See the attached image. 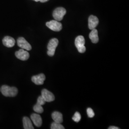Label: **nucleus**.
<instances>
[{"instance_id": "nucleus-1", "label": "nucleus", "mask_w": 129, "mask_h": 129, "mask_svg": "<svg viewBox=\"0 0 129 129\" xmlns=\"http://www.w3.org/2000/svg\"><path fill=\"white\" fill-rule=\"evenodd\" d=\"M1 91L5 97H14L18 93L17 88L14 87H9L7 85H3L1 88Z\"/></svg>"}, {"instance_id": "nucleus-2", "label": "nucleus", "mask_w": 129, "mask_h": 129, "mask_svg": "<svg viewBox=\"0 0 129 129\" xmlns=\"http://www.w3.org/2000/svg\"><path fill=\"white\" fill-rule=\"evenodd\" d=\"M85 38L82 36H79L76 37L75 41V44L78 49V52L80 53H84L86 50L85 46Z\"/></svg>"}, {"instance_id": "nucleus-3", "label": "nucleus", "mask_w": 129, "mask_h": 129, "mask_svg": "<svg viewBox=\"0 0 129 129\" xmlns=\"http://www.w3.org/2000/svg\"><path fill=\"white\" fill-rule=\"evenodd\" d=\"M58 45V40L56 38H52L47 45V54L50 56H53L55 55V49Z\"/></svg>"}, {"instance_id": "nucleus-4", "label": "nucleus", "mask_w": 129, "mask_h": 129, "mask_svg": "<svg viewBox=\"0 0 129 129\" xmlns=\"http://www.w3.org/2000/svg\"><path fill=\"white\" fill-rule=\"evenodd\" d=\"M46 25L50 29L55 32H59L62 29V25L61 23L55 20L47 22Z\"/></svg>"}, {"instance_id": "nucleus-5", "label": "nucleus", "mask_w": 129, "mask_h": 129, "mask_svg": "<svg viewBox=\"0 0 129 129\" xmlns=\"http://www.w3.org/2000/svg\"><path fill=\"white\" fill-rule=\"evenodd\" d=\"M66 13V10L64 8L58 7L54 10L53 14V16L55 20L57 21H60L62 20Z\"/></svg>"}, {"instance_id": "nucleus-6", "label": "nucleus", "mask_w": 129, "mask_h": 129, "mask_svg": "<svg viewBox=\"0 0 129 129\" xmlns=\"http://www.w3.org/2000/svg\"><path fill=\"white\" fill-rule=\"evenodd\" d=\"M18 46L24 50L29 51L32 49V46L23 37H19L17 41Z\"/></svg>"}, {"instance_id": "nucleus-7", "label": "nucleus", "mask_w": 129, "mask_h": 129, "mask_svg": "<svg viewBox=\"0 0 129 129\" xmlns=\"http://www.w3.org/2000/svg\"><path fill=\"white\" fill-rule=\"evenodd\" d=\"M41 96L46 102H53L55 99L54 94L46 89H43L42 90Z\"/></svg>"}, {"instance_id": "nucleus-8", "label": "nucleus", "mask_w": 129, "mask_h": 129, "mask_svg": "<svg viewBox=\"0 0 129 129\" xmlns=\"http://www.w3.org/2000/svg\"><path fill=\"white\" fill-rule=\"evenodd\" d=\"M15 55L18 59L23 61L27 60L29 57V53L22 48L19 50L18 51H16Z\"/></svg>"}, {"instance_id": "nucleus-9", "label": "nucleus", "mask_w": 129, "mask_h": 129, "mask_svg": "<svg viewBox=\"0 0 129 129\" xmlns=\"http://www.w3.org/2000/svg\"><path fill=\"white\" fill-rule=\"evenodd\" d=\"M46 79V76L44 74H40L34 76L32 78V81L33 83L37 85H43Z\"/></svg>"}, {"instance_id": "nucleus-10", "label": "nucleus", "mask_w": 129, "mask_h": 129, "mask_svg": "<svg viewBox=\"0 0 129 129\" xmlns=\"http://www.w3.org/2000/svg\"><path fill=\"white\" fill-rule=\"evenodd\" d=\"M99 19L96 16L90 15L88 18V28L89 29L92 30L97 27L99 24Z\"/></svg>"}, {"instance_id": "nucleus-11", "label": "nucleus", "mask_w": 129, "mask_h": 129, "mask_svg": "<svg viewBox=\"0 0 129 129\" xmlns=\"http://www.w3.org/2000/svg\"><path fill=\"white\" fill-rule=\"evenodd\" d=\"M31 119L33 123L37 127H39L42 124L41 117L38 114L33 113L31 115Z\"/></svg>"}, {"instance_id": "nucleus-12", "label": "nucleus", "mask_w": 129, "mask_h": 129, "mask_svg": "<svg viewBox=\"0 0 129 129\" xmlns=\"http://www.w3.org/2000/svg\"><path fill=\"white\" fill-rule=\"evenodd\" d=\"M3 43L4 46L7 47H12L14 46L15 41L13 37L7 36L3 39Z\"/></svg>"}, {"instance_id": "nucleus-13", "label": "nucleus", "mask_w": 129, "mask_h": 129, "mask_svg": "<svg viewBox=\"0 0 129 129\" xmlns=\"http://www.w3.org/2000/svg\"><path fill=\"white\" fill-rule=\"evenodd\" d=\"M89 35V37L93 43L96 44L99 42V37L98 32L97 29H93Z\"/></svg>"}, {"instance_id": "nucleus-14", "label": "nucleus", "mask_w": 129, "mask_h": 129, "mask_svg": "<svg viewBox=\"0 0 129 129\" xmlns=\"http://www.w3.org/2000/svg\"><path fill=\"white\" fill-rule=\"evenodd\" d=\"M52 118L55 122L61 123L63 122V115L58 111H55L52 114Z\"/></svg>"}, {"instance_id": "nucleus-15", "label": "nucleus", "mask_w": 129, "mask_h": 129, "mask_svg": "<svg viewBox=\"0 0 129 129\" xmlns=\"http://www.w3.org/2000/svg\"><path fill=\"white\" fill-rule=\"evenodd\" d=\"M23 128L25 129H34V128L33 126L32 122L29 118L27 117H23Z\"/></svg>"}, {"instance_id": "nucleus-16", "label": "nucleus", "mask_w": 129, "mask_h": 129, "mask_svg": "<svg viewBox=\"0 0 129 129\" xmlns=\"http://www.w3.org/2000/svg\"><path fill=\"white\" fill-rule=\"evenodd\" d=\"M33 109H34V111L38 113H42L44 111V109L42 106L37 103L34 106Z\"/></svg>"}, {"instance_id": "nucleus-17", "label": "nucleus", "mask_w": 129, "mask_h": 129, "mask_svg": "<svg viewBox=\"0 0 129 129\" xmlns=\"http://www.w3.org/2000/svg\"><path fill=\"white\" fill-rule=\"evenodd\" d=\"M51 129H64V128L61 123L54 122L52 123L51 126Z\"/></svg>"}, {"instance_id": "nucleus-18", "label": "nucleus", "mask_w": 129, "mask_h": 129, "mask_svg": "<svg viewBox=\"0 0 129 129\" xmlns=\"http://www.w3.org/2000/svg\"><path fill=\"white\" fill-rule=\"evenodd\" d=\"M81 117L80 114L78 112H76L72 117V120L76 122H78L81 120Z\"/></svg>"}, {"instance_id": "nucleus-19", "label": "nucleus", "mask_w": 129, "mask_h": 129, "mask_svg": "<svg viewBox=\"0 0 129 129\" xmlns=\"http://www.w3.org/2000/svg\"><path fill=\"white\" fill-rule=\"evenodd\" d=\"M87 114H88V117L89 118H93L94 115H95V113L94 112V111H93L91 108H88L87 110Z\"/></svg>"}, {"instance_id": "nucleus-20", "label": "nucleus", "mask_w": 129, "mask_h": 129, "mask_svg": "<svg viewBox=\"0 0 129 129\" xmlns=\"http://www.w3.org/2000/svg\"><path fill=\"white\" fill-rule=\"evenodd\" d=\"M46 103V101L45 100L43 99V98L42 97V96H40L37 99V104H39L41 105L42 106L44 105Z\"/></svg>"}, {"instance_id": "nucleus-21", "label": "nucleus", "mask_w": 129, "mask_h": 129, "mask_svg": "<svg viewBox=\"0 0 129 129\" xmlns=\"http://www.w3.org/2000/svg\"><path fill=\"white\" fill-rule=\"evenodd\" d=\"M109 129H119V128L116 126H110L109 127Z\"/></svg>"}, {"instance_id": "nucleus-22", "label": "nucleus", "mask_w": 129, "mask_h": 129, "mask_svg": "<svg viewBox=\"0 0 129 129\" xmlns=\"http://www.w3.org/2000/svg\"><path fill=\"white\" fill-rule=\"evenodd\" d=\"M48 1L49 0H39V1L41 2V3H45V2H46Z\"/></svg>"}, {"instance_id": "nucleus-23", "label": "nucleus", "mask_w": 129, "mask_h": 129, "mask_svg": "<svg viewBox=\"0 0 129 129\" xmlns=\"http://www.w3.org/2000/svg\"><path fill=\"white\" fill-rule=\"evenodd\" d=\"M34 1H36V2H39V0H34Z\"/></svg>"}, {"instance_id": "nucleus-24", "label": "nucleus", "mask_w": 129, "mask_h": 129, "mask_svg": "<svg viewBox=\"0 0 129 129\" xmlns=\"http://www.w3.org/2000/svg\"><path fill=\"white\" fill-rule=\"evenodd\" d=\"M0 91H1V88H0Z\"/></svg>"}]
</instances>
